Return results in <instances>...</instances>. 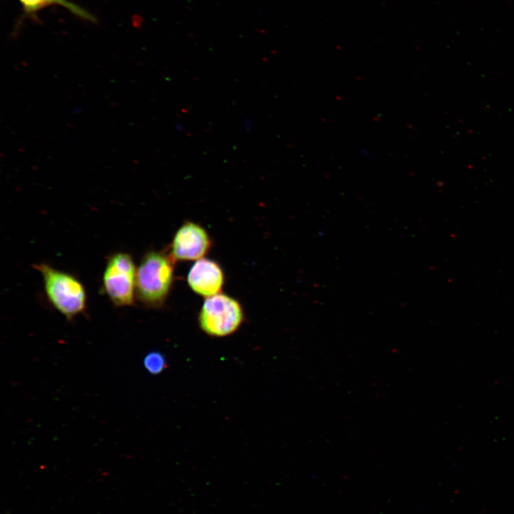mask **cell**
Listing matches in <instances>:
<instances>
[{
	"mask_svg": "<svg viewBox=\"0 0 514 514\" xmlns=\"http://www.w3.org/2000/svg\"><path fill=\"white\" fill-rule=\"evenodd\" d=\"M34 268L41 275L49 301L67 320L85 311L86 291L79 279L46 263L34 264Z\"/></svg>",
	"mask_w": 514,
	"mask_h": 514,
	"instance_id": "obj_2",
	"label": "cell"
},
{
	"mask_svg": "<svg viewBox=\"0 0 514 514\" xmlns=\"http://www.w3.org/2000/svg\"><path fill=\"white\" fill-rule=\"evenodd\" d=\"M136 268L131 255L124 252L111 254L102 277L103 290L116 306H131L136 296Z\"/></svg>",
	"mask_w": 514,
	"mask_h": 514,
	"instance_id": "obj_4",
	"label": "cell"
},
{
	"mask_svg": "<svg viewBox=\"0 0 514 514\" xmlns=\"http://www.w3.org/2000/svg\"><path fill=\"white\" fill-rule=\"evenodd\" d=\"M174 263L164 251H150L141 258L136 276V296L146 307H161L174 281Z\"/></svg>",
	"mask_w": 514,
	"mask_h": 514,
	"instance_id": "obj_1",
	"label": "cell"
},
{
	"mask_svg": "<svg viewBox=\"0 0 514 514\" xmlns=\"http://www.w3.org/2000/svg\"><path fill=\"white\" fill-rule=\"evenodd\" d=\"M224 281L225 276L221 266L205 258L196 261L187 275L191 289L206 298L221 293Z\"/></svg>",
	"mask_w": 514,
	"mask_h": 514,
	"instance_id": "obj_6",
	"label": "cell"
},
{
	"mask_svg": "<svg viewBox=\"0 0 514 514\" xmlns=\"http://www.w3.org/2000/svg\"><path fill=\"white\" fill-rule=\"evenodd\" d=\"M143 365L145 369L152 375L161 373L167 366L164 355L156 351H151L144 356Z\"/></svg>",
	"mask_w": 514,
	"mask_h": 514,
	"instance_id": "obj_8",
	"label": "cell"
},
{
	"mask_svg": "<svg viewBox=\"0 0 514 514\" xmlns=\"http://www.w3.org/2000/svg\"><path fill=\"white\" fill-rule=\"evenodd\" d=\"M211 247V239L200 224L187 221L175 233L168 253L176 261H197Z\"/></svg>",
	"mask_w": 514,
	"mask_h": 514,
	"instance_id": "obj_5",
	"label": "cell"
},
{
	"mask_svg": "<svg viewBox=\"0 0 514 514\" xmlns=\"http://www.w3.org/2000/svg\"><path fill=\"white\" fill-rule=\"evenodd\" d=\"M243 321L241 304L236 298L222 293L206 298L198 316L200 329L214 338L233 334Z\"/></svg>",
	"mask_w": 514,
	"mask_h": 514,
	"instance_id": "obj_3",
	"label": "cell"
},
{
	"mask_svg": "<svg viewBox=\"0 0 514 514\" xmlns=\"http://www.w3.org/2000/svg\"><path fill=\"white\" fill-rule=\"evenodd\" d=\"M23 10L27 14L36 13L46 7L59 5L69 10L74 15L87 21H94V17L86 10L69 0H18Z\"/></svg>",
	"mask_w": 514,
	"mask_h": 514,
	"instance_id": "obj_7",
	"label": "cell"
}]
</instances>
